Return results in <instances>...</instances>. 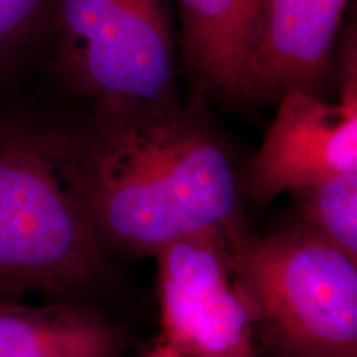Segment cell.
<instances>
[{
	"mask_svg": "<svg viewBox=\"0 0 357 357\" xmlns=\"http://www.w3.org/2000/svg\"><path fill=\"white\" fill-rule=\"evenodd\" d=\"M144 357H182V356L178 354V352L174 349L172 346H169V344H166V342L160 341L159 344L155 346L153 351L147 352Z\"/></svg>",
	"mask_w": 357,
	"mask_h": 357,
	"instance_id": "cell-12",
	"label": "cell"
},
{
	"mask_svg": "<svg viewBox=\"0 0 357 357\" xmlns=\"http://www.w3.org/2000/svg\"><path fill=\"white\" fill-rule=\"evenodd\" d=\"M73 137L102 250L154 257L190 235L245 231L240 176L215 129L192 106L96 108Z\"/></svg>",
	"mask_w": 357,
	"mask_h": 357,
	"instance_id": "cell-1",
	"label": "cell"
},
{
	"mask_svg": "<svg viewBox=\"0 0 357 357\" xmlns=\"http://www.w3.org/2000/svg\"><path fill=\"white\" fill-rule=\"evenodd\" d=\"M230 238L205 231L176 240L154 255L160 341L182 357L258 356L252 319L231 276Z\"/></svg>",
	"mask_w": 357,
	"mask_h": 357,
	"instance_id": "cell-6",
	"label": "cell"
},
{
	"mask_svg": "<svg viewBox=\"0 0 357 357\" xmlns=\"http://www.w3.org/2000/svg\"><path fill=\"white\" fill-rule=\"evenodd\" d=\"M339 100L291 88L240 176L250 199L268 204L283 192L357 171V48L354 29L337 48Z\"/></svg>",
	"mask_w": 357,
	"mask_h": 357,
	"instance_id": "cell-5",
	"label": "cell"
},
{
	"mask_svg": "<svg viewBox=\"0 0 357 357\" xmlns=\"http://www.w3.org/2000/svg\"><path fill=\"white\" fill-rule=\"evenodd\" d=\"M55 0H0V65L52 15Z\"/></svg>",
	"mask_w": 357,
	"mask_h": 357,
	"instance_id": "cell-11",
	"label": "cell"
},
{
	"mask_svg": "<svg viewBox=\"0 0 357 357\" xmlns=\"http://www.w3.org/2000/svg\"><path fill=\"white\" fill-rule=\"evenodd\" d=\"M257 344L271 357H357V263L300 225L229 243Z\"/></svg>",
	"mask_w": 357,
	"mask_h": 357,
	"instance_id": "cell-3",
	"label": "cell"
},
{
	"mask_svg": "<svg viewBox=\"0 0 357 357\" xmlns=\"http://www.w3.org/2000/svg\"><path fill=\"white\" fill-rule=\"evenodd\" d=\"M118 331L89 307L70 301H0V357H116Z\"/></svg>",
	"mask_w": 357,
	"mask_h": 357,
	"instance_id": "cell-9",
	"label": "cell"
},
{
	"mask_svg": "<svg viewBox=\"0 0 357 357\" xmlns=\"http://www.w3.org/2000/svg\"><path fill=\"white\" fill-rule=\"evenodd\" d=\"M300 220L312 231L357 263V171L329 177L293 192Z\"/></svg>",
	"mask_w": 357,
	"mask_h": 357,
	"instance_id": "cell-10",
	"label": "cell"
},
{
	"mask_svg": "<svg viewBox=\"0 0 357 357\" xmlns=\"http://www.w3.org/2000/svg\"><path fill=\"white\" fill-rule=\"evenodd\" d=\"M55 61L71 93L96 108L177 102L169 0H55Z\"/></svg>",
	"mask_w": 357,
	"mask_h": 357,
	"instance_id": "cell-4",
	"label": "cell"
},
{
	"mask_svg": "<svg viewBox=\"0 0 357 357\" xmlns=\"http://www.w3.org/2000/svg\"><path fill=\"white\" fill-rule=\"evenodd\" d=\"M105 275L73 128L0 119V301L22 293L68 300Z\"/></svg>",
	"mask_w": 357,
	"mask_h": 357,
	"instance_id": "cell-2",
	"label": "cell"
},
{
	"mask_svg": "<svg viewBox=\"0 0 357 357\" xmlns=\"http://www.w3.org/2000/svg\"><path fill=\"white\" fill-rule=\"evenodd\" d=\"M349 0H260L250 50L253 105L287 89L321 95L331 78Z\"/></svg>",
	"mask_w": 357,
	"mask_h": 357,
	"instance_id": "cell-7",
	"label": "cell"
},
{
	"mask_svg": "<svg viewBox=\"0 0 357 357\" xmlns=\"http://www.w3.org/2000/svg\"><path fill=\"white\" fill-rule=\"evenodd\" d=\"M260 0H177L182 56L205 91L252 102L250 50Z\"/></svg>",
	"mask_w": 357,
	"mask_h": 357,
	"instance_id": "cell-8",
	"label": "cell"
}]
</instances>
